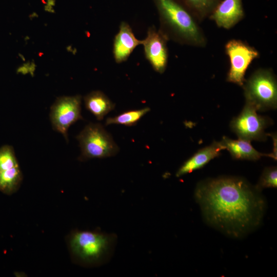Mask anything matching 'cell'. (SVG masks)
Masks as SVG:
<instances>
[{
	"mask_svg": "<svg viewBox=\"0 0 277 277\" xmlns=\"http://www.w3.org/2000/svg\"><path fill=\"white\" fill-rule=\"evenodd\" d=\"M82 96L76 95L58 97L50 109V118L53 129L61 133L68 143L70 126L83 118L81 115Z\"/></svg>",
	"mask_w": 277,
	"mask_h": 277,
	"instance_id": "obj_8",
	"label": "cell"
},
{
	"mask_svg": "<svg viewBox=\"0 0 277 277\" xmlns=\"http://www.w3.org/2000/svg\"><path fill=\"white\" fill-rule=\"evenodd\" d=\"M86 108L101 121L114 109L115 104L102 91H92L84 97Z\"/></svg>",
	"mask_w": 277,
	"mask_h": 277,
	"instance_id": "obj_14",
	"label": "cell"
},
{
	"mask_svg": "<svg viewBox=\"0 0 277 277\" xmlns=\"http://www.w3.org/2000/svg\"><path fill=\"white\" fill-rule=\"evenodd\" d=\"M246 103L256 111L276 109L277 83L270 69H259L253 72L242 86Z\"/></svg>",
	"mask_w": 277,
	"mask_h": 277,
	"instance_id": "obj_4",
	"label": "cell"
},
{
	"mask_svg": "<svg viewBox=\"0 0 277 277\" xmlns=\"http://www.w3.org/2000/svg\"><path fill=\"white\" fill-rule=\"evenodd\" d=\"M168 39L159 29L152 26L148 28L146 38L142 40L145 56L156 72L163 73L167 67Z\"/></svg>",
	"mask_w": 277,
	"mask_h": 277,
	"instance_id": "obj_9",
	"label": "cell"
},
{
	"mask_svg": "<svg viewBox=\"0 0 277 277\" xmlns=\"http://www.w3.org/2000/svg\"><path fill=\"white\" fill-rule=\"evenodd\" d=\"M35 70V64L34 63H28L19 67L17 70V72L22 74H26L30 73L33 75Z\"/></svg>",
	"mask_w": 277,
	"mask_h": 277,
	"instance_id": "obj_20",
	"label": "cell"
},
{
	"mask_svg": "<svg viewBox=\"0 0 277 277\" xmlns=\"http://www.w3.org/2000/svg\"><path fill=\"white\" fill-rule=\"evenodd\" d=\"M159 12L160 30L169 39L181 44L203 47L205 36L196 19L179 0H153Z\"/></svg>",
	"mask_w": 277,
	"mask_h": 277,
	"instance_id": "obj_2",
	"label": "cell"
},
{
	"mask_svg": "<svg viewBox=\"0 0 277 277\" xmlns=\"http://www.w3.org/2000/svg\"><path fill=\"white\" fill-rule=\"evenodd\" d=\"M76 138L81 150L78 160L82 162L111 157L119 150L111 135L99 123L88 124Z\"/></svg>",
	"mask_w": 277,
	"mask_h": 277,
	"instance_id": "obj_5",
	"label": "cell"
},
{
	"mask_svg": "<svg viewBox=\"0 0 277 277\" xmlns=\"http://www.w3.org/2000/svg\"><path fill=\"white\" fill-rule=\"evenodd\" d=\"M277 169L276 167H268L264 169L260 180L255 186L260 191L266 188H276Z\"/></svg>",
	"mask_w": 277,
	"mask_h": 277,
	"instance_id": "obj_19",
	"label": "cell"
},
{
	"mask_svg": "<svg viewBox=\"0 0 277 277\" xmlns=\"http://www.w3.org/2000/svg\"><path fill=\"white\" fill-rule=\"evenodd\" d=\"M19 166L13 148L8 145L0 147V172Z\"/></svg>",
	"mask_w": 277,
	"mask_h": 277,
	"instance_id": "obj_18",
	"label": "cell"
},
{
	"mask_svg": "<svg viewBox=\"0 0 277 277\" xmlns=\"http://www.w3.org/2000/svg\"><path fill=\"white\" fill-rule=\"evenodd\" d=\"M196 19L209 17L220 0H181Z\"/></svg>",
	"mask_w": 277,
	"mask_h": 277,
	"instance_id": "obj_16",
	"label": "cell"
},
{
	"mask_svg": "<svg viewBox=\"0 0 277 277\" xmlns=\"http://www.w3.org/2000/svg\"><path fill=\"white\" fill-rule=\"evenodd\" d=\"M225 48L230 61L226 80L243 86L246 71L251 62L259 57V52L248 44L234 39L227 42Z\"/></svg>",
	"mask_w": 277,
	"mask_h": 277,
	"instance_id": "obj_6",
	"label": "cell"
},
{
	"mask_svg": "<svg viewBox=\"0 0 277 277\" xmlns=\"http://www.w3.org/2000/svg\"><path fill=\"white\" fill-rule=\"evenodd\" d=\"M260 192L242 177L222 176L200 182L194 197L206 223L229 236L240 238L262 221L266 204Z\"/></svg>",
	"mask_w": 277,
	"mask_h": 277,
	"instance_id": "obj_1",
	"label": "cell"
},
{
	"mask_svg": "<svg viewBox=\"0 0 277 277\" xmlns=\"http://www.w3.org/2000/svg\"><path fill=\"white\" fill-rule=\"evenodd\" d=\"M271 123L269 118L258 115L253 106L246 103L240 114L231 121L230 126L239 138L249 142L264 141L267 138L265 129Z\"/></svg>",
	"mask_w": 277,
	"mask_h": 277,
	"instance_id": "obj_7",
	"label": "cell"
},
{
	"mask_svg": "<svg viewBox=\"0 0 277 277\" xmlns=\"http://www.w3.org/2000/svg\"><path fill=\"white\" fill-rule=\"evenodd\" d=\"M23 181L19 166L0 172V191L7 195L16 192Z\"/></svg>",
	"mask_w": 277,
	"mask_h": 277,
	"instance_id": "obj_15",
	"label": "cell"
},
{
	"mask_svg": "<svg viewBox=\"0 0 277 277\" xmlns=\"http://www.w3.org/2000/svg\"><path fill=\"white\" fill-rule=\"evenodd\" d=\"M244 16L242 0H223L217 5L209 17L219 27L229 29Z\"/></svg>",
	"mask_w": 277,
	"mask_h": 277,
	"instance_id": "obj_10",
	"label": "cell"
},
{
	"mask_svg": "<svg viewBox=\"0 0 277 277\" xmlns=\"http://www.w3.org/2000/svg\"><path fill=\"white\" fill-rule=\"evenodd\" d=\"M142 41L135 37L129 25L123 22L113 41V54L116 63L120 64L127 60L131 53Z\"/></svg>",
	"mask_w": 277,
	"mask_h": 277,
	"instance_id": "obj_11",
	"label": "cell"
},
{
	"mask_svg": "<svg viewBox=\"0 0 277 277\" xmlns=\"http://www.w3.org/2000/svg\"><path fill=\"white\" fill-rule=\"evenodd\" d=\"M225 149L221 142L214 141L210 145L204 147L186 161L176 173L181 177L195 170L203 168L211 160L220 155L221 151Z\"/></svg>",
	"mask_w": 277,
	"mask_h": 277,
	"instance_id": "obj_12",
	"label": "cell"
},
{
	"mask_svg": "<svg viewBox=\"0 0 277 277\" xmlns=\"http://www.w3.org/2000/svg\"><path fill=\"white\" fill-rule=\"evenodd\" d=\"M150 110V109L149 107H145L140 109L127 111L115 116L108 117L106 120L105 125L107 126L112 124L126 126H134Z\"/></svg>",
	"mask_w": 277,
	"mask_h": 277,
	"instance_id": "obj_17",
	"label": "cell"
},
{
	"mask_svg": "<svg viewBox=\"0 0 277 277\" xmlns=\"http://www.w3.org/2000/svg\"><path fill=\"white\" fill-rule=\"evenodd\" d=\"M221 142L234 159L256 161L263 156L272 157L271 153L264 154L258 151L250 142L246 140L240 138L235 140L224 136Z\"/></svg>",
	"mask_w": 277,
	"mask_h": 277,
	"instance_id": "obj_13",
	"label": "cell"
},
{
	"mask_svg": "<svg viewBox=\"0 0 277 277\" xmlns=\"http://www.w3.org/2000/svg\"><path fill=\"white\" fill-rule=\"evenodd\" d=\"M117 241L114 233L101 231H72L68 236V247L73 261L85 267H96L109 261Z\"/></svg>",
	"mask_w": 277,
	"mask_h": 277,
	"instance_id": "obj_3",
	"label": "cell"
}]
</instances>
